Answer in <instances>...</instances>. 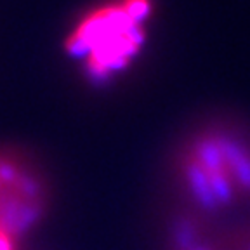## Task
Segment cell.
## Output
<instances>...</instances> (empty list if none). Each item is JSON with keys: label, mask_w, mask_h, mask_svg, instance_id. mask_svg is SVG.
<instances>
[{"label": "cell", "mask_w": 250, "mask_h": 250, "mask_svg": "<svg viewBox=\"0 0 250 250\" xmlns=\"http://www.w3.org/2000/svg\"><path fill=\"white\" fill-rule=\"evenodd\" d=\"M224 221L177 207L167 219L162 250H224Z\"/></svg>", "instance_id": "277c9868"}, {"label": "cell", "mask_w": 250, "mask_h": 250, "mask_svg": "<svg viewBox=\"0 0 250 250\" xmlns=\"http://www.w3.org/2000/svg\"><path fill=\"white\" fill-rule=\"evenodd\" d=\"M52 208V189L42 167L18 148H0V229L28 243Z\"/></svg>", "instance_id": "3957f363"}, {"label": "cell", "mask_w": 250, "mask_h": 250, "mask_svg": "<svg viewBox=\"0 0 250 250\" xmlns=\"http://www.w3.org/2000/svg\"><path fill=\"white\" fill-rule=\"evenodd\" d=\"M153 14V0H109L96 5L71 28L68 54L82 62L92 83L111 82L141 54Z\"/></svg>", "instance_id": "7a4b0ae2"}, {"label": "cell", "mask_w": 250, "mask_h": 250, "mask_svg": "<svg viewBox=\"0 0 250 250\" xmlns=\"http://www.w3.org/2000/svg\"><path fill=\"white\" fill-rule=\"evenodd\" d=\"M0 250H26V243L12 238L11 234L0 229Z\"/></svg>", "instance_id": "5b68a950"}, {"label": "cell", "mask_w": 250, "mask_h": 250, "mask_svg": "<svg viewBox=\"0 0 250 250\" xmlns=\"http://www.w3.org/2000/svg\"><path fill=\"white\" fill-rule=\"evenodd\" d=\"M181 207L214 219L250 205V127L208 122L181 141L172 158Z\"/></svg>", "instance_id": "6da1fadb"}]
</instances>
